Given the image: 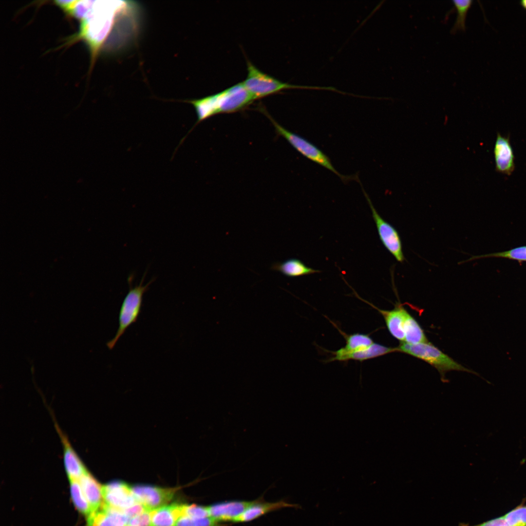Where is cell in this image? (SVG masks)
Instances as JSON below:
<instances>
[{
  "instance_id": "44dd1931",
  "label": "cell",
  "mask_w": 526,
  "mask_h": 526,
  "mask_svg": "<svg viewBox=\"0 0 526 526\" xmlns=\"http://www.w3.org/2000/svg\"><path fill=\"white\" fill-rule=\"evenodd\" d=\"M404 341L410 344L428 342L423 330L416 319L406 311L404 322Z\"/></svg>"
},
{
  "instance_id": "6da1fadb",
  "label": "cell",
  "mask_w": 526,
  "mask_h": 526,
  "mask_svg": "<svg viewBox=\"0 0 526 526\" xmlns=\"http://www.w3.org/2000/svg\"><path fill=\"white\" fill-rule=\"evenodd\" d=\"M140 6L132 0H93L88 17L81 20L79 36L95 59L110 35L117 28L138 31Z\"/></svg>"
},
{
  "instance_id": "52a82bcc",
  "label": "cell",
  "mask_w": 526,
  "mask_h": 526,
  "mask_svg": "<svg viewBox=\"0 0 526 526\" xmlns=\"http://www.w3.org/2000/svg\"><path fill=\"white\" fill-rule=\"evenodd\" d=\"M362 190L371 209L372 216L382 244L398 262L403 263L405 260V257L402 251L401 240L398 232L393 225L380 216L374 207L367 193L363 188Z\"/></svg>"
},
{
  "instance_id": "603a6c76",
  "label": "cell",
  "mask_w": 526,
  "mask_h": 526,
  "mask_svg": "<svg viewBox=\"0 0 526 526\" xmlns=\"http://www.w3.org/2000/svg\"><path fill=\"white\" fill-rule=\"evenodd\" d=\"M70 493L75 507L82 514L88 518L93 513L91 507L87 501L78 480H69Z\"/></svg>"
},
{
  "instance_id": "8992f818",
  "label": "cell",
  "mask_w": 526,
  "mask_h": 526,
  "mask_svg": "<svg viewBox=\"0 0 526 526\" xmlns=\"http://www.w3.org/2000/svg\"><path fill=\"white\" fill-rule=\"evenodd\" d=\"M277 132L299 153L309 160L330 170L344 183L358 180L357 175L346 176L340 174L333 166L330 159L316 146L301 136L288 131L269 117Z\"/></svg>"
},
{
  "instance_id": "9c48e42d",
  "label": "cell",
  "mask_w": 526,
  "mask_h": 526,
  "mask_svg": "<svg viewBox=\"0 0 526 526\" xmlns=\"http://www.w3.org/2000/svg\"><path fill=\"white\" fill-rule=\"evenodd\" d=\"M102 495L105 505L124 512L139 503L131 487L121 481H113L102 486Z\"/></svg>"
},
{
  "instance_id": "5b68a950",
  "label": "cell",
  "mask_w": 526,
  "mask_h": 526,
  "mask_svg": "<svg viewBox=\"0 0 526 526\" xmlns=\"http://www.w3.org/2000/svg\"><path fill=\"white\" fill-rule=\"evenodd\" d=\"M397 348L398 352L412 356L434 367L442 378L444 377L447 372L451 371L472 372L429 342L417 344L401 342Z\"/></svg>"
},
{
  "instance_id": "f1b7e54d",
  "label": "cell",
  "mask_w": 526,
  "mask_h": 526,
  "mask_svg": "<svg viewBox=\"0 0 526 526\" xmlns=\"http://www.w3.org/2000/svg\"><path fill=\"white\" fill-rule=\"evenodd\" d=\"M75 0H56L55 3L59 7L67 12Z\"/></svg>"
},
{
  "instance_id": "3957f363",
  "label": "cell",
  "mask_w": 526,
  "mask_h": 526,
  "mask_svg": "<svg viewBox=\"0 0 526 526\" xmlns=\"http://www.w3.org/2000/svg\"><path fill=\"white\" fill-rule=\"evenodd\" d=\"M247 75L242 82L255 99L276 94L288 89H305L328 90L340 93L333 87L301 86L283 82L257 68L246 59Z\"/></svg>"
},
{
  "instance_id": "2e32d148",
  "label": "cell",
  "mask_w": 526,
  "mask_h": 526,
  "mask_svg": "<svg viewBox=\"0 0 526 526\" xmlns=\"http://www.w3.org/2000/svg\"><path fill=\"white\" fill-rule=\"evenodd\" d=\"M376 309L383 317L388 331L392 336L402 342L404 341V322L406 311L401 305H397L390 310L381 309L373 304L363 300Z\"/></svg>"
},
{
  "instance_id": "7a4b0ae2",
  "label": "cell",
  "mask_w": 526,
  "mask_h": 526,
  "mask_svg": "<svg viewBox=\"0 0 526 526\" xmlns=\"http://www.w3.org/2000/svg\"><path fill=\"white\" fill-rule=\"evenodd\" d=\"M255 100L241 82L215 94L185 102L194 107L197 116L196 125L217 114L241 110Z\"/></svg>"
},
{
  "instance_id": "83f0119b",
  "label": "cell",
  "mask_w": 526,
  "mask_h": 526,
  "mask_svg": "<svg viewBox=\"0 0 526 526\" xmlns=\"http://www.w3.org/2000/svg\"><path fill=\"white\" fill-rule=\"evenodd\" d=\"M126 526H152L151 510H146L129 518Z\"/></svg>"
},
{
  "instance_id": "277c9868",
  "label": "cell",
  "mask_w": 526,
  "mask_h": 526,
  "mask_svg": "<svg viewBox=\"0 0 526 526\" xmlns=\"http://www.w3.org/2000/svg\"><path fill=\"white\" fill-rule=\"evenodd\" d=\"M146 272L143 276L140 283L132 286V276L128 279L129 290L122 303L118 316L119 326L114 337L106 343L107 347L113 349L116 342L122 336L128 327L135 322L141 312L144 294L148 290L153 280L143 285Z\"/></svg>"
},
{
  "instance_id": "9a60e30c",
  "label": "cell",
  "mask_w": 526,
  "mask_h": 526,
  "mask_svg": "<svg viewBox=\"0 0 526 526\" xmlns=\"http://www.w3.org/2000/svg\"><path fill=\"white\" fill-rule=\"evenodd\" d=\"M128 520L124 512L103 504L87 518V526H126Z\"/></svg>"
},
{
  "instance_id": "7402d4cb",
  "label": "cell",
  "mask_w": 526,
  "mask_h": 526,
  "mask_svg": "<svg viewBox=\"0 0 526 526\" xmlns=\"http://www.w3.org/2000/svg\"><path fill=\"white\" fill-rule=\"evenodd\" d=\"M346 340L345 345L339 350L344 352H352L366 348L374 343L372 338L368 335L355 333L348 335L338 328Z\"/></svg>"
},
{
  "instance_id": "30bf717a",
  "label": "cell",
  "mask_w": 526,
  "mask_h": 526,
  "mask_svg": "<svg viewBox=\"0 0 526 526\" xmlns=\"http://www.w3.org/2000/svg\"><path fill=\"white\" fill-rule=\"evenodd\" d=\"M495 171L510 176L515 169V155L510 136L497 132L493 150Z\"/></svg>"
},
{
  "instance_id": "4fadbf2b",
  "label": "cell",
  "mask_w": 526,
  "mask_h": 526,
  "mask_svg": "<svg viewBox=\"0 0 526 526\" xmlns=\"http://www.w3.org/2000/svg\"><path fill=\"white\" fill-rule=\"evenodd\" d=\"M398 352L397 347H389L383 345L374 343L365 349L352 352H344L339 349L330 352L333 356L328 361H347L354 360L362 361L389 353Z\"/></svg>"
},
{
  "instance_id": "ba28073f",
  "label": "cell",
  "mask_w": 526,
  "mask_h": 526,
  "mask_svg": "<svg viewBox=\"0 0 526 526\" xmlns=\"http://www.w3.org/2000/svg\"><path fill=\"white\" fill-rule=\"evenodd\" d=\"M131 488L137 501L149 510L168 505L180 488L143 484L136 485Z\"/></svg>"
},
{
  "instance_id": "484cf974",
  "label": "cell",
  "mask_w": 526,
  "mask_h": 526,
  "mask_svg": "<svg viewBox=\"0 0 526 526\" xmlns=\"http://www.w3.org/2000/svg\"><path fill=\"white\" fill-rule=\"evenodd\" d=\"M175 526H226L221 524L210 517L200 519H193L187 516H182L178 519Z\"/></svg>"
},
{
  "instance_id": "4316f807",
  "label": "cell",
  "mask_w": 526,
  "mask_h": 526,
  "mask_svg": "<svg viewBox=\"0 0 526 526\" xmlns=\"http://www.w3.org/2000/svg\"><path fill=\"white\" fill-rule=\"evenodd\" d=\"M193 519H200L209 517L207 507L196 504H185L184 515Z\"/></svg>"
},
{
  "instance_id": "cb8c5ba5",
  "label": "cell",
  "mask_w": 526,
  "mask_h": 526,
  "mask_svg": "<svg viewBox=\"0 0 526 526\" xmlns=\"http://www.w3.org/2000/svg\"><path fill=\"white\" fill-rule=\"evenodd\" d=\"M452 2L457 11V17L451 30V33L455 34L458 31H465L467 15L472 5L473 0H454Z\"/></svg>"
},
{
  "instance_id": "d6986e66",
  "label": "cell",
  "mask_w": 526,
  "mask_h": 526,
  "mask_svg": "<svg viewBox=\"0 0 526 526\" xmlns=\"http://www.w3.org/2000/svg\"><path fill=\"white\" fill-rule=\"evenodd\" d=\"M78 481L93 513L97 511L104 504L102 486L88 471Z\"/></svg>"
},
{
  "instance_id": "d4e9b609",
  "label": "cell",
  "mask_w": 526,
  "mask_h": 526,
  "mask_svg": "<svg viewBox=\"0 0 526 526\" xmlns=\"http://www.w3.org/2000/svg\"><path fill=\"white\" fill-rule=\"evenodd\" d=\"M487 257L503 258L520 262H526V245L515 247L505 251L472 257L469 261Z\"/></svg>"
},
{
  "instance_id": "ffe728a7",
  "label": "cell",
  "mask_w": 526,
  "mask_h": 526,
  "mask_svg": "<svg viewBox=\"0 0 526 526\" xmlns=\"http://www.w3.org/2000/svg\"><path fill=\"white\" fill-rule=\"evenodd\" d=\"M271 269L281 272L284 275L291 278L310 275L320 272L306 266L298 259L292 258L283 262H276L272 264Z\"/></svg>"
},
{
  "instance_id": "8fae6325",
  "label": "cell",
  "mask_w": 526,
  "mask_h": 526,
  "mask_svg": "<svg viewBox=\"0 0 526 526\" xmlns=\"http://www.w3.org/2000/svg\"><path fill=\"white\" fill-rule=\"evenodd\" d=\"M253 501L231 500L214 503L207 507L209 516L214 520L221 523L233 522L243 513Z\"/></svg>"
},
{
  "instance_id": "f546056e",
  "label": "cell",
  "mask_w": 526,
  "mask_h": 526,
  "mask_svg": "<svg viewBox=\"0 0 526 526\" xmlns=\"http://www.w3.org/2000/svg\"><path fill=\"white\" fill-rule=\"evenodd\" d=\"M520 5L525 10H526V0H523L520 1Z\"/></svg>"
},
{
  "instance_id": "e0dca14e",
  "label": "cell",
  "mask_w": 526,
  "mask_h": 526,
  "mask_svg": "<svg viewBox=\"0 0 526 526\" xmlns=\"http://www.w3.org/2000/svg\"><path fill=\"white\" fill-rule=\"evenodd\" d=\"M458 526H526V505L522 503L504 515L478 525L460 523Z\"/></svg>"
},
{
  "instance_id": "7c38bea8",
  "label": "cell",
  "mask_w": 526,
  "mask_h": 526,
  "mask_svg": "<svg viewBox=\"0 0 526 526\" xmlns=\"http://www.w3.org/2000/svg\"><path fill=\"white\" fill-rule=\"evenodd\" d=\"M55 426L62 443L64 465L68 478L78 480L88 470L56 423Z\"/></svg>"
},
{
  "instance_id": "5bb4252c",
  "label": "cell",
  "mask_w": 526,
  "mask_h": 526,
  "mask_svg": "<svg viewBox=\"0 0 526 526\" xmlns=\"http://www.w3.org/2000/svg\"><path fill=\"white\" fill-rule=\"evenodd\" d=\"M287 507H297V505L288 503L284 500H280L275 502H266L264 501L262 497H261L255 500L253 503L243 513L236 517L233 522H250L269 512Z\"/></svg>"
},
{
  "instance_id": "ac0fdd59",
  "label": "cell",
  "mask_w": 526,
  "mask_h": 526,
  "mask_svg": "<svg viewBox=\"0 0 526 526\" xmlns=\"http://www.w3.org/2000/svg\"><path fill=\"white\" fill-rule=\"evenodd\" d=\"M185 504L174 503L151 510L152 526H175L184 515Z\"/></svg>"
}]
</instances>
